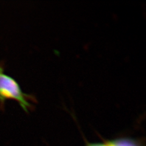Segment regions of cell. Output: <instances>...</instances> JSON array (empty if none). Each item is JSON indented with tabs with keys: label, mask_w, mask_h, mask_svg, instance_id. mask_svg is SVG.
<instances>
[{
	"label": "cell",
	"mask_w": 146,
	"mask_h": 146,
	"mask_svg": "<svg viewBox=\"0 0 146 146\" xmlns=\"http://www.w3.org/2000/svg\"><path fill=\"white\" fill-rule=\"evenodd\" d=\"M115 146H141L139 143L135 139L129 138H121L112 140Z\"/></svg>",
	"instance_id": "obj_2"
},
{
	"label": "cell",
	"mask_w": 146,
	"mask_h": 146,
	"mask_svg": "<svg viewBox=\"0 0 146 146\" xmlns=\"http://www.w3.org/2000/svg\"><path fill=\"white\" fill-rule=\"evenodd\" d=\"M87 146H115L113 143L112 141H107L106 143H93V144H89Z\"/></svg>",
	"instance_id": "obj_3"
},
{
	"label": "cell",
	"mask_w": 146,
	"mask_h": 146,
	"mask_svg": "<svg viewBox=\"0 0 146 146\" xmlns=\"http://www.w3.org/2000/svg\"><path fill=\"white\" fill-rule=\"evenodd\" d=\"M7 100L17 101L27 113L34 108L32 103L36 102L34 96L24 93L18 82L4 72L3 63H0V109L4 110Z\"/></svg>",
	"instance_id": "obj_1"
}]
</instances>
